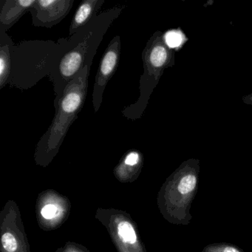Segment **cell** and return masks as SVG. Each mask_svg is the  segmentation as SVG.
<instances>
[{
  "label": "cell",
  "mask_w": 252,
  "mask_h": 252,
  "mask_svg": "<svg viewBox=\"0 0 252 252\" xmlns=\"http://www.w3.org/2000/svg\"><path fill=\"white\" fill-rule=\"evenodd\" d=\"M124 8L114 7L93 18L73 36L59 39L58 60L50 81L59 99L67 85L87 64H93L97 50Z\"/></svg>",
  "instance_id": "6da1fadb"
},
{
  "label": "cell",
  "mask_w": 252,
  "mask_h": 252,
  "mask_svg": "<svg viewBox=\"0 0 252 252\" xmlns=\"http://www.w3.org/2000/svg\"><path fill=\"white\" fill-rule=\"evenodd\" d=\"M58 42L26 41L11 45V71L8 84L27 90L45 76L51 78L58 60Z\"/></svg>",
  "instance_id": "7a4b0ae2"
},
{
  "label": "cell",
  "mask_w": 252,
  "mask_h": 252,
  "mask_svg": "<svg viewBox=\"0 0 252 252\" xmlns=\"http://www.w3.org/2000/svg\"><path fill=\"white\" fill-rule=\"evenodd\" d=\"M91 66L89 63L81 69L67 85L63 95L54 101L56 113L52 123L38 144L41 153L49 154L57 151L77 119L88 94Z\"/></svg>",
  "instance_id": "3957f363"
},
{
  "label": "cell",
  "mask_w": 252,
  "mask_h": 252,
  "mask_svg": "<svg viewBox=\"0 0 252 252\" xmlns=\"http://www.w3.org/2000/svg\"><path fill=\"white\" fill-rule=\"evenodd\" d=\"M198 189V170L186 166L171 179L166 189V211L169 220L178 225L190 223L191 204Z\"/></svg>",
  "instance_id": "277c9868"
},
{
  "label": "cell",
  "mask_w": 252,
  "mask_h": 252,
  "mask_svg": "<svg viewBox=\"0 0 252 252\" xmlns=\"http://www.w3.org/2000/svg\"><path fill=\"white\" fill-rule=\"evenodd\" d=\"M121 55V37L115 36L109 44L100 62L99 67L95 76L93 92V104L97 113L102 103L103 94L109 81L117 70Z\"/></svg>",
  "instance_id": "5b68a950"
},
{
  "label": "cell",
  "mask_w": 252,
  "mask_h": 252,
  "mask_svg": "<svg viewBox=\"0 0 252 252\" xmlns=\"http://www.w3.org/2000/svg\"><path fill=\"white\" fill-rule=\"evenodd\" d=\"M73 2V0H36L29 11L33 26L51 29L59 24L70 13Z\"/></svg>",
  "instance_id": "8992f818"
},
{
  "label": "cell",
  "mask_w": 252,
  "mask_h": 252,
  "mask_svg": "<svg viewBox=\"0 0 252 252\" xmlns=\"http://www.w3.org/2000/svg\"><path fill=\"white\" fill-rule=\"evenodd\" d=\"M36 0H2L0 31L9 30L36 3Z\"/></svg>",
  "instance_id": "52a82bcc"
},
{
  "label": "cell",
  "mask_w": 252,
  "mask_h": 252,
  "mask_svg": "<svg viewBox=\"0 0 252 252\" xmlns=\"http://www.w3.org/2000/svg\"><path fill=\"white\" fill-rule=\"evenodd\" d=\"M105 0H85L79 5L69 29V36L86 26L93 18L96 17Z\"/></svg>",
  "instance_id": "ba28073f"
},
{
  "label": "cell",
  "mask_w": 252,
  "mask_h": 252,
  "mask_svg": "<svg viewBox=\"0 0 252 252\" xmlns=\"http://www.w3.org/2000/svg\"><path fill=\"white\" fill-rule=\"evenodd\" d=\"M11 38L6 32L0 31V89L8 83L11 71Z\"/></svg>",
  "instance_id": "9c48e42d"
},
{
  "label": "cell",
  "mask_w": 252,
  "mask_h": 252,
  "mask_svg": "<svg viewBox=\"0 0 252 252\" xmlns=\"http://www.w3.org/2000/svg\"><path fill=\"white\" fill-rule=\"evenodd\" d=\"M143 60L157 68L163 67L167 60V51L163 45H156L147 48L143 53Z\"/></svg>",
  "instance_id": "30bf717a"
},
{
  "label": "cell",
  "mask_w": 252,
  "mask_h": 252,
  "mask_svg": "<svg viewBox=\"0 0 252 252\" xmlns=\"http://www.w3.org/2000/svg\"><path fill=\"white\" fill-rule=\"evenodd\" d=\"M119 235L126 243L134 244L136 242L137 236L135 230L129 222L122 221L118 226Z\"/></svg>",
  "instance_id": "8fae6325"
},
{
  "label": "cell",
  "mask_w": 252,
  "mask_h": 252,
  "mask_svg": "<svg viewBox=\"0 0 252 252\" xmlns=\"http://www.w3.org/2000/svg\"><path fill=\"white\" fill-rule=\"evenodd\" d=\"M202 252H243V251L235 245L219 243L208 245L204 247Z\"/></svg>",
  "instance_id": "7c38bea8"
},
{
  "label": "cell",
  "mask_w": 252,
  "mask_h": 252,
  "mask_svg": "<svg viewBox=\"0 0 252 252\" xmlns=\"http://www.w3.org/2000/svg\"><path fill=\"white\" fill-rule=\"evenodd\" d=\"M164 40L166 45L171 48L179 47L183 42V36L181 32L170 31L165 34Z\"/></svg>",
  "instance_id": "4fadbf2b"
},
{
  "label": "cell",
  "mask_w": 252,
  "mask_h": 252,
  "mask_svg": "<svg viewBox=\"0 0 252 252\" xmlns=\"http://www.w3.org/2000/svg\"><path fill=\"white\" fill-rule=\"evenodd\" d=\"M2 243L4 249L8 252H15L18 248L17 240L11 233H5L2 235Z\"/></svg>",
  "instance_id": "5bb4252c"
},
{
  "label": "cell",
  "mask_w": 252,
  "mask_h": 252,
  "mask_svg": "<svg viewBox=\"0 0 252 252\" xmlns=\"http://www.w3.org/2000/svg\"><path fill=\"white\" fill-rule=\"evenodd\" d=\"M57 209L54 205L49 204L46 205L44 206L43 209H42V216L45 219H52L53 218L55 217L56 214H57Z\"/></svg>",
  "instance_id": "9a60e30c"
},
{
  "label": "cell",
  "mask_w": 252,
  "mask_h": 252,
  "mask_svg": "<svg viewBox=\"0 0 252 252\" xmlns=\"http://www.w3.org/2000/svg\"><path fill=\"white\" fill-rule=\"evenodd\" d=\"M139 159L140 156L138 152H131L126 156L125 163L128 166H135L139 161Z\"/></svg>",
  "instance_id": "2e32d148"
}]
</instances>
